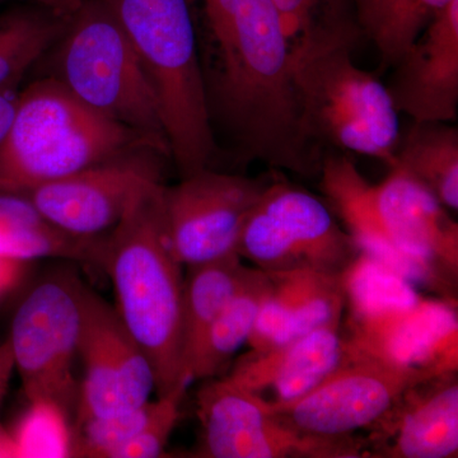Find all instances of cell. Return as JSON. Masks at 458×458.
<instances>
[{"mask_svg":"<svg viewBox=\"0 0 458 458\" xmlns=\"http://www.w3.org/2000/svg\"><path fill=\"white\" fill-rule=\"evenodd\" d=\"M214 137L238 162L318 176L325 156L307 140L293 77V45L274 0H190Z\"/></svg>","mask_w":458,"mask_h":458,"instance_id":"obj_1","label":"cell"},{"mask_svg":"<svg viewBox=\"0 0 458 458\" xmlns=\"http://www.w3.org/2000/svg\"><path fill=\"white\" fill-rule=\"evenodd\" d=\"M162 181L135 194L122 221L104 238L101 265L113 283L116 310L152 364L157 396L188 387L182 372V267L164 213Z\"/></svg>","mask_w":458,"mask_h":458,"instance_id":"obj_2","label":"cell"},{"mask_svg":"<svg viewBox=\"0 0 458 458\" xmlns=\"http://www.w3.org/2000/svg\"><path fill=\"white\" fill-rule=\"evenodd\" d=\"M360 33L328 32L293 44V77L307 140L325 150L357 153L394 165L399 111L385 84L358 68L352 47Z\"/></svg>","mask_w":458,"mask_h":458,"instance_id":"obj_3","label":"cell"},{"mask_svg":"<svg viewBox=\"0 0 458 458\" xmlns=\"http://www.w3.org/2000/svg\"><path fill=\"white\" fill-rule=\"evenodd\" d=\"M155 90L181 177L210 168L218 150L208 113L190 0H104Z\"/></svg>","mask_w":458,"mask_h":458,"instance_id":"obj_4","label":"cell"},{"mask_svg":"<svg viewBox=\"0 0 458 458\" xmlns=\"http://www.w3.org/2000/svg\"><path fill=\"white\" fill-rule=\"evenodd\" d=\"M143 147L158 150L137 132L86 106L49 75L20 90L0 144V192L22 195Z\"/></svg>","mask_w":458,"mask_h":458,"instance_id":"obj_5","label":"cell"},{"mask_svg":"<svg viewBox=\"0 0 458 458\" xmlns=\"http://www.w3.org/2000/svg\"><path fill=\"white\" fill-rule=\"evenodd\" d=\"M51 49L50 77L86 106L171 157L155 90L104 0H84Z\"/></svg>","mask_w":458,"mask_h":458,"instance_id":"obj_6","label":"cell"},{"mask_svg":"<svg viewBox=\"0 0 458 458\" xmlns=\"http://www.w3.org/2000/svg\"><path fill=\"white\" fill-rule=\"evenodd\" d=\"M237 254L267 273L340 276L360 251L321 199L285 181H270L247 218Z\"/></svg>","mask_w":458,"mask_h":458,"instance_id":"obj_7","label":"cell"},{"mask_svg":"<svg viewBox=\"0 0 458 458\" xmlns=\"http://www.w3.org/2000/svg\"><path fill=\"white\" fill-rule=\"evenodd\" d=\"M80 328V279L74 276L44 280L20 304L8 343L30 403H55L68 417L75 412Z\"/></svg>","mask_w":458,"mask_h":458,"instance_id":"obj_8","label":"cell"},{"mask_svg":"<svg viewBox=\"0 0 458 458\" xmlns=\"http://www.w3.org/2000/svg\"><path fill=\"white\" fill-rule=\"evenodd\" d=\"M434 378L355 351L348 344L345 360L309 394L286 405L267 403L294 432L346 438L375 428L409 391Z\"/></svg>","mask_w":458,"mask_h":458,"instance_id":"obj_9","label":"cell"},{"mask_svg":"<svg viewBox=\"0 0 458 458\" xmlns=\"http://www.w3.org/2000/svg\"><path fill=\"white\" fill-rule=\"evenodd\" d=\"M197 414L198 457L345 458L369 454L367 443L357 437L322 438L294 432L276 419L267 401L227 376L207 379L201 386Z\"/></svg>","mask_w":458,"mask_h":458,"instance_id":"obj_10","label":"cell"},{"mask_svg":"<svg viewBox=\"0 0 458 458\" xmlns=\"http://www.w3.org/2000/svg\"><path fill=\"white\" fill-rule=\"evenodd\" d=\"M269 182L204 168L165 186V229L177 260L190 267L237 254L247 218Z\"/></svg>","mask_w":458,"mask_h":458,"instance_id":"obj_11","label":"cell"},{"mask_svg":"<svg viewBox=\"0 0 458 458\" xmlns=\"http://www.w3.org/2000/svg\"><path fill=\"white\" fill-rule=\"evenodd\" d=\"M78 355L84 376L75 426L143 405L156 391L155 373L114 307L80 282Z\"/></svg>","mask_w":458,"mask_h":458,"instance_id":"obj_12","label":"cell"},{"mask_svg":"<svg viewBox=\"0 0 458 458\" xmlns=\"http://www.w3.org/2000/svg\"><path fill=\"white\" fill-rule=\"evenodd\" d=\"M165 157L153 148L129 150L22 194L57 229L81 240L110 233L148 182L162 181Z\"/></svg>","mask_w":458,"mask_h":458,"instance_id":"obj_13","label":"cell"},{"mask_svg":"<svg viewBox=\"0 0 458 458\" xmlns=\"http://www.w3.org/2000/svg\"><path fill=\"white\" fill-rule=\"evenodd\" d=\"M346 342L355 351L432 377L457 373L456 301L427 300L369 315L348 316Z\"/></svg>","mask_w":458,"mask_h":458,"instance_id":"obj_14","label":"cell"},{"mask_svg":"<svg viewBox=\"0 0 458 458\" xmlns=\"http://www.w3.org/2000/svg\"><path fill=\"white\" fill-rule=\"evenodd\" d=\"M376 205L391 240L457 293L458 225L429 189L400 167L375 186Z\"/></svg>","mask_w":458,"mask_h":458,"instance_id":"obj_15","label":"cell"},{"mask_svg":"<svg viewBox=\"0 0 458 458\" xmlns=\"http://www.w3.org/2000/svg\"><path fill=\"white\" fill-rule=\"evenodd\" d=\"M387 89L414 123H450L458 108V0L430 21L393 66Z\"/></svg>","mask_w":458,"mask_h":458,"instance_id":"obj_16","label":"cell"},{"mask_svg":"<svg viewBox=\"0 0 458 458\" xmlns=\"http://www.w3.org/2000/svg\"><path fill=\"white\" fill-rule=\"evenodd\" d=\"M348 343L343 324L315 328L291 342L251 351L227 376L269 405H286L321 384L345 360Z\"/></svg>","mask_w":458,"mask_h":458,"instance_id":"obj_17","label":"cell"},{"mask_svg":"<svg viewBox=\"0 0 458 458\" xmlns=\"http://www.w3.org/2000/svg\"><path fill=\"white\" fill-rule=\"evenodd\" d=\"M318 176L330 207L342 218L361 254L381 262L415 286L456 301V293L433 271L403 254L388 236L377 209L375 186L364 179L351 158L340 153L325 155Z\"/></svg>","mask_w":458,"mask_h":458,"instance_id":"obj_18","label":"cell"},{"mask_svg":"<svg viewBox=\"0 0 458 458\" xmlns=\"http://www.w3.org/2000/svg\"><path fill=\"white\" fill-rule=\"evenodd\" d=\"M373 430L378 456L457 457V373L412 388Z\"/></svg>","mask_w":458,"mask_h":458,"instance_id":"obj_19","label":"cell"},{"mask_svg":"<svg viewBox=\"0 0 458 458\" xmlns=\"http://www.w3.org/2000/svg\"><path fill=\"white\" fill-rule=\"evenodd\" d=\"M270 288L269 273L247 267L237 291L208 328L199 346L190 369L191 381L214 378L227 369L232 357L249 340Z\"/></svg>","mask_w":458,"mask_h":458,"instance_id":"obj_20","label":"cell"},{"mask_svg":"<svg viewBox=\"0 0 458 458\" xmlns=\"http://www.w3.org/2000/svg\"><path fill=\"white\" fill-rule=\"evenodd\" d=\"M246 270L237 254L189 267L182 307V372L188 384L192 360L208 328L237 291Z\"/></svg>","mask_w":458,"mask_h":458,"instance_id":"obj_21","label":"cell"},{"mask_svg":"<svg viewBox=\"0 0 458 458\" xmlns=\"http://www.w3.org/2000/svg\"><path fill=\"white\" fill-rule=\"evenodd\" d=\"M420 181L447 209H458V131L447 123H414L400 138L394 165Z\"/></svg>","mask_w":458,"mask_h":458,"instance_id":"obj_22","label":"cell"},{"mask_svg":"<svg viewBox=\"0 0 458 458\" xmlns=\"http://www.w3.org/2000/svg\"><path fill=\"white\" fill-rule=\"evenodd\" d=\"M71 17L21 2L0 12V89L20 86L59 40Z\"/></svg>","mask_w":458,"mask_h":458,"instance_id":"obj_23","label":"cell"},{"mask_svg":"<svg viewBox=\"0 0 458 458\" xmlns=\"http://www.w3.org/2000/svg\"><path fill=\"white\" fill-rule=\"evenodd\" d=\"M452 0H352L360 33L373 41L381 68H393Z\"/></svg>","mask_w":458,"mask_h":458,"instance_id":"obj_24","label":"cell"},{"mask_svg":"<svg viewBox=\"0 0 458 458\" xmlns=\"http://www.w3.org/2000/svg\"><path fill=\"white\" fill-rule=\"evenodd\" d=\"M68 419L55 403L31 401L16 429L8 433L12 457H72L73 433Z\"/></svg>","mask_w":458,"mask_h":458,"instance_id":"obj_25","label":"cell"},{"mask_svg":"<svg viewBox=\"0 0 458 458\" xmlns=\"http://www.w3.org/2000/svg\"><path fill=\"white\" fill-rule=\"evenodd\" d=\"M156 401L107 417L92 418L75 426L72 457L113 458L114 452L131 442L149 423Z\"/></svg>","mask_w":458,"mask_h":458,"instance_id":"obj_26","label":"cell"},{"mask_svg":"<svg viewBox=\"0 0 458 458\" xmlns=\"http://www.w3.org/2000/svg\"><path fill=\"white\" fill-rule=\"evenodd\" d=\"M304 270L269 273L271 288L256 318L247 344L265 351L288 343Z\"/></svg>","mask_w":458,"mask_h":458,"instance_id":"obj_27","label":"cell"},{"mask_svg":"<svg viewBox=\"0 0 458 458\" xmlns=\"http://www.w3.org/2000/svg\"><path fill=\"white\" fill-rule=\"evenodd\" d=\"M292 45L312 33L358 29L357 20L346 12L348 0H274ZM352 3V0H349Z\"/></svg>","mask_w":458,"mask_h":458,"instance_id":"obj_28","label":"cell"},{"mask_svg":"<svg viewBox=\"0 0 458 458\" xmlns=\"http://www.w3.org/2000/svg\"><path fill=\"white\" fill-rule=\"evenodd\" d=\"M188 387H177L157 399L155 414L149 423L131 442L114 452L113 458H155L164 454L180 417L181 401Z\"/></svg>","mask_w":458,"mask_h":458,"instance_id":"obj_29","label":"cell"},{"mask_svg":"<svg viewBox=\"0 0 458 458\" xmlns=\"http://www.w3.org/2000/svg\"><path fill=\"white\" fill-rule=\"evenodd\" d=\"M20 90V86L0 89V144L4 140L13 119Z\"/></svg>","mask_w":458,"mask_h":458,"instance_id":"obj_30","label":"cell"},{"mask_svg":"<svg viewBox=\"0 0 458 458\" xmlns=\"http://www.w3.org/2000/svg\"><path fill=\"white\" fill-rule=\"evenodd\" d=\"M25 262L3 255L0 250V297L16 286Z\"/></svg>","mask_w":458,"mask_h":458,"instance_id":"obj_31","label":"cell"},{"mask_svg":"<svg viewBox=\"0 0 458 458\" xmlns=\"http://www.w3.org/2000/svg\"><path fill=\"white\" fill-rule=\"evenodd\" d=\"M21 3H32L50 9L60 16L71 17L81 8L84 0H16Z\"/></svg>","mask_w":458,"mask_h":458,"instance_id":"obj_32","label":"cell"},{"mask_svg":"<svg viewBox=\"0 0 458 458\" xmlns=\"http://www.w3.org/2000/svg\"><path fill=\"white\" fill-rule=\"evenodd\" d=\"M13 369L14 361L12 357L11 345L5 342L0 345V405H2L3 397L7 391L9 378H11Z\"/></svg>","mask_w":458,"mask_h":458,"instance_id":"obj_33","label":"cell"}]
</instances>
